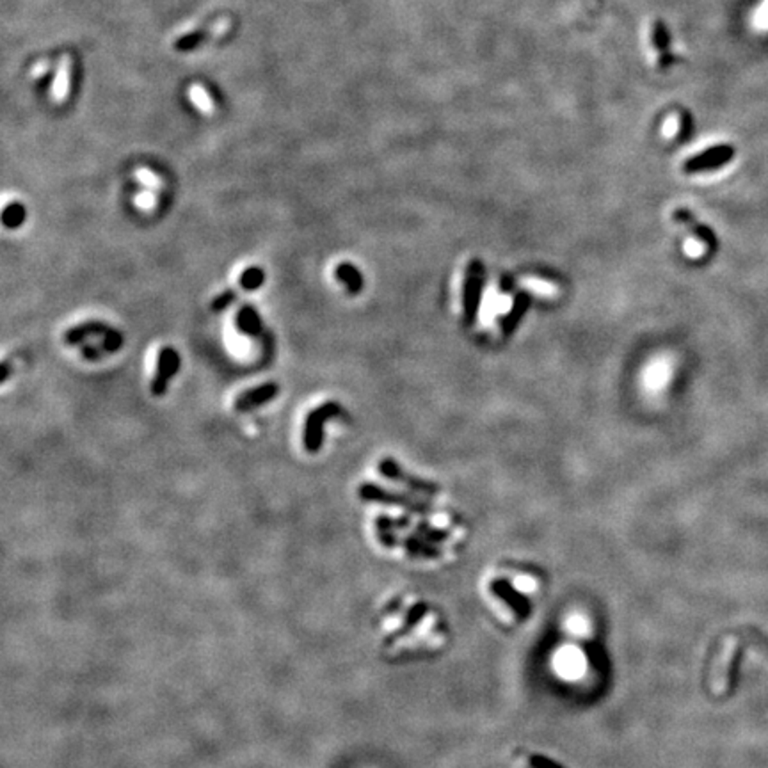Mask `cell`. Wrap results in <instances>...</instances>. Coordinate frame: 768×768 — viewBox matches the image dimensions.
<instances>
[{"label":"cell","instance_id":"obj_1","mask_svg":"<svg viewBox=\"0 0 768 768\" xmlns=\"http://www.w3.org/2000/svg\"><path fill=\"white\" fill-rule=\"evenodd\" d=\"M485 283V269L484 263L478 258L471 260L466 267L463 285V310H464V324L471 326L475 324L480 310L482 290Z\"/></svg>","mask_w":768,"mask_h":768},{"label":"cell","instance_id":"obj_2","mask_svg":"<svg viewBox=\"0 0 768 768\" xmlns=\"http://www.w3.org/2000/svg\"><path fill=\"white\" fill-rule=\"evenodd\" d=\"M737 155V149L733 144H722L708 146L703 152L694 153L690 159H687L681 166L685 174H703V173H715V171L722 169L724 166L731 162Z\"/></svg>","mask_w":768,"mask_h":768},{"label":"cell","instance_id":"obj_3","mask_svg":"<svg viewBox=\"0 0 768 768\" xmlns=\"http://www.w3.org/2000/svg\"><path fill=\"white\" fill-rule=\"evenodd\" d=\"M359 498L365 500V502H376V503H384V505H399L404 509L411 510L414 514H427L431 510V505L427 502H421V500L413 498L409 495H404V493H391L388 489L381 488L377 484H370V482H363L358 489Z\"/></svg>","mask_w":768,"mask_h":768},{"label":"cell","instance_id":"obj_4","mask_svg":"<svg viewBox=\"0 0 768 768\" xmlns=\"http://www.w3.org/2000/svg\"><path fill=\"white\" fill-rule=\"evenodd\" d=\"M342 414V407L337 402H326L322 406L315 407L312 413L308 414L305 424V434H303V441H305V448L308 452L315 453L322 448L324 443V424L331 418H337Z\"/></svg>","mask_w":768,"mask_h":768},{"label":"cell","instance_id":"obj_5","mask_svg":"<svg viewBox=\"0 0 768 768\" xmlns=\"http://www.w3.org/2000/svg\"><path fill=\"white\" fill-rule=\"evenodd\" d=\"M379 473L383 475V477L389 478V480L399 482V484L407 485V488L413 489V491L424 493V495H427V496H434L439 493V488L434 484V482L424 480V478L414 477V475L407 473V471H404V468L400 466L395 459H391V457H386V459L381 461Z\"/></svg>","mask_w":768,"mask_h":768},{"label":"cell","instance_id":"obj_6","mask_svg":"<svg viewBox=\"0 0 768 768\" xmlns=\"http://www.w3.org/2000/svg\"><path fill=\"white\" fill-rule=\"evenodd\" d=\"M553 669L562 680L574 681L584 676L585 669H587V662H585V656L580 649L574 648V646H564L555 653Z\"/></svg>","mask_w":768,"mask_h":768},{"label":"cell","instance_id":"obj_7","mask_svg":"<svg viewBox=\"0 0 768 768\" xmlns=\"http://www.w3.org/2000/svg\"><path fill=\"white\" fill-rule=\"evenodd\" d=\"M673 221L676 224H680L681 228L688 231L695 241L701 244L703 249H715L717 246V237L713 233V230L706 224H703L698 217L694 216V212L685 206H680L673 212Z\"/></svg>","mask_w":768,"mask_h":768},{"label":"cell","instance_id":"obj_8","mask_svg":"<svg viewBox=\"0 0 768 768\" xmlns=\"http://www.w3.org/2000/svg\"><path fill=\"white\" fill-rule=\"evenodd\" d=\"M180 370V354L173 347H164L159 352V362H157V372L152 381V393L157 396H162L167 391L169 381Z\"/></svg>","mask_w":768,"mask_h":768},{"label":"cell","instance_id":"obj_9","mask_svg":"<svg viewBox=\"0 0 768 768\" xmlns=\"http://www.w3.org/2000/svg\"><path fill=\"white\" fill-rule=\"evenodd\" d=\"M278 393H280V386L276 383H265L258 386V388H251L237 396V400H235V409H237L238 413H248V411L256 409V407L276 399Z\"/></svg>","mask_w":768,"mask_h":768},{"label":"cell","instance_id":"obj_10","mask_svg":"<svg viewBox=\"0 0 768 768\" xmlns=\"http://www.w3.org/2000/svg\"><path fill=\"white\" fill-rule=\"evenodd\" d=\"M651 45L658 53V66L662 70L669 68L674 63V56L670 52V31L662 20H655L651 25Z\"/></svg>","mask_w":768,"mask_h":768},{"label":"cell","instance_id":"obj_11","mask_svg":"<svg viewBox=\"0 0 768 768\" xmlns=\"http://www.w3.org/2000/svg\"><path fill=\"white\" fill-rule=\"evenodd\" d=\"M71 75H73V59L71 56H63L57 63L56 78H53L52 85V100L56 103H63L70 95Z\"/></svg>","mask_w":768,"mask_h":768},{"label":"cell","instance_id":"obj_12","mask_svg":"<svg viewBox=\"0 0 768 768\" xmlns=\"http://www.w3.org/2000/svg\"><path fill=\"white\" fill-rule=\"evenodd\" d=\"M228 27H230V20L223 18V20L217 21L216 25H212L210 31H192V32H187V34L180 36V38L177 39V43H174V48H177L178 52H189V50H194L196 46L201 45V41L206 38V36L217 38V36L224 34V32L228 31Z\"/></svg>","mask_w":768,"mask_h":768},{"label":"cell","instance_id":"obj_13","mask_svg":"<svg viewBox=\"0 0 768 768\" xmlns=\"http://www.w3.org/2000/svg\"><path fill=\"white\" fill-rule=\"evenodd\" d=\"M530 305H532V298H530V294H527V292H520V294L514 298L512 306H510L507 315L502 319V333L505 335V337H510V335L516 331V327L520 326V322L523 320L525 313L528 312Z\"/></svg>","mask_w":768,"mask_h":768},{"label":"cell","instance_id":"obj_14","mask_svg":"<svg viewBox=\"0 0 768 768\" xmlns=\"http://www.w3.org/2000/svg\"><path fill=\"white\" fill-rule=\"evenodd\" d=\"M109 330L110 327L107 326V324L85 322L77 327H71L70 331H66V335H64V342H66L68 345L84 344L89 337H95V335L96 337H103V335H105Z\"/></svg>","mask_w":768,"mask_h":768},{"label":"cell","instance_id":"obj_15","mask_svg":"<svg viewBox=\"0 0 768 768\" xmlns=\"http://www.w3.org/2000/svg\"><path fill=\"white\" fill-rule=\"evenodd\" d=\"M237 327L241 333L248 335V337H260L263 331V324H262V319H260L258 312L249 305L242 306V308L238 310Z\"/></svg>","mask_w":768,"mask_h":768},{"label":"cell","instance_id":"obj_16","mask_svg":"<svg viewBox=\"0 0 768 768\" xmlns=\"http://www.w3.org/2000/svg\"><path fill=\"white\" fill-rule=\"evenodd\" d=\"M335 276L347 287L351 294H359L363 290V276L358 267H354L352 263H340L335 270Z\"/></svg>","mask_w":768,"mask_h":768},{"label":"cell","instance_id":"obj_17","mask_svg":"<svg viewBox=\"0 0 768 768\" xmlns=\"http://www.w3.org/2000/svg\"><path fill=\"white\" fill-rule=\"evenodd\" d=\"M189 96H191L192 103H194L203 114L212 116V114L216 112V103H214L212 96L209 95V91H206L201 84H192L191 89H189Z\"/></svg>","mask_w":768,"mask_h":768},{"label":"cell","instance_id":"obj_18","mask_svg":"<svg viewBox=\"0 0 768 768\" xmlns=\"http://www.w3.org/2000/svg\"><path fill=\"white\" fill-rule=\"evenodd\" d=\"M0 221H2V224L6 228L14 230V228H18L25 221V209L20 203H11V205H7L6 209L2 210Z\"/></svg>","mask_w":768,"mask_h":768},{"label":"cell","instance_id":"obj_19","mask_svg":"<svg viewBox=\"0 0 768 768\" xmlns=\"http://www.w3.org/2000/svg\"><path fill=\"white\" fill-rule=\"evenodd\" d=\"M238 281H241V287L244 290H258L263 281H265V273H263L262 267H248Z\"/></svg>","mask_w":768,"mask_h":768},{"label":"cell","instance_id":"obj_20","mask_svg":"<svg viewBox=\"0 0 768 768\" xmlns=\"http://www.w3.org/2000/svg\"><path fill=\"white\" fill-rule=\"evenodd\" d=\"M377 525V530H379V537L381 541H383V545L386 546H393L395 545V535H393V530H395V521L391 520L389 516H379L376 521Z\"/></svg>","mask_w":768,"mask_h":768},{"label":"cell","instance_id":"obj_21","mask_svg":"<svg viewBox=\"0 0 768 768\" xmlns=\"http://www.w3.org/2000/svg\"><path fill=\"white\" fill-rule=\"evenodd\" d=\"M100 345H102L103 352L120 351V349L123 347V335H121L120 331H116V330H112V327H110V330L107 331V333L102 337V342H100Z\"/></svg>","mask_w":768,"mask_h":768},{"label":"cell","instance_id":"obj_22","mask_svg":"<svg viewBox=\"0 0 768 768\" xmlns=\"http://www.w3.org/2000/svg\"><path fill=\"white\" fill-rule=\"evenodd\" d=\"M404 545H406V548L409 549L411 553H416V555H425V557L438 555V552H436L432 546H428L427 541H420L418 537H407L406 541H404Z\"/></svg>","mask_w":768,"mask_h":768},{"label":"cell","instance_id":"obj_23","mask_svg":"<svg viewBox=\"0 0 768 768\" xmlns=\"http://www.w3.org/2000/svg\"><path fill=\"white\" fill-rule=\"evenodd\" d=\"M416 530H418V534L424 535L428 542H441L443 539H446V535H448V532L439 530V528L431 527V525H427V523H418Z\"/></svg>","mask_w":768,"mask_h":768},{"label":"cell","instance_id":"obj_24","mask_svg":"<svg viewBox=\"0 0 768 768\" xmlns=\"http://www.w3.org/2000/svg\"><path fill=\"white\" fill-rule=\"evenodd\" d=\"M237 299V294H235V290H226L223 292V294L217 295L216 299L212 301V310L216 313H221L224 312V310L228 308V306L233 305V301Z\"/></svg>","mask_w":768,"mask_h":768},{"label":"cell","instance_id":"obj_25","mask_svg":"<svg viewBox=\"0 0 768 768\" xmlns=\"http://www.w3.org/2000/svg\"><path fill=\"white\" fill-rule=\"evenodd\" d=\"M567 630L571 631V633H577V635H582L585 630H587V623H585V617H582L580 614H573V616L567 619Z\"/></svg>","mask_w":768,"mask_h":768},{"label":"cell","instance_id":"obj_26","mask_svg":"<svg viewBox=\"0 0 768 768\" xmlns=\"http://www.w3.org/2000/svg\"><path fill=\"white\" fill-rule=\"evenodd\" d=\"M692 132V116L690 112H681L680 114V139H687L688 134Z\"/></svg>","mask_w":768,"mask_h":768},{"label":"cell","instance_id":"obj_27","mask_svg":"<svg viewBox=\"0 0 768 768\" xmlns=\"http://www.w3.org/2000/svg\"><path fill=\"white\" fill-rule=\"evenodd\" d=\"M102 354H105L102 349V345H85V347H82V356H84L85 359H98L102 358Z\"/></svg>","mask_w":768,"mask_h":768},{"label":"cell","instance_id":"obj_28","mask_svg":"<svg viewBox=\"0 0 768 768\" xmlns=\"http://www.w3.org/2000/svg\"><path fill=\"white\" fill-rule=\"evenodd\" d=\"M137 178L142 182V184L149 185V187H157V185L160 184L159 178H157L153 173H149L148 169H137Z\"/></svg>","mask_w":768,"mask_h":768},{"label":"cell","instance_id":"obj_29","mask_svg":"<svg viewBox=\"0 0 768 768\" xmlns=\"http://www.w3.org/2000/svg\"><path fill=\"white\" fill-rule=\"evenodd\" d=\"M9 376H11V367L7 365V363H0V383L9 379Z\"/></svg>","mask_w":768,"mask_h":768}]
</instances>
